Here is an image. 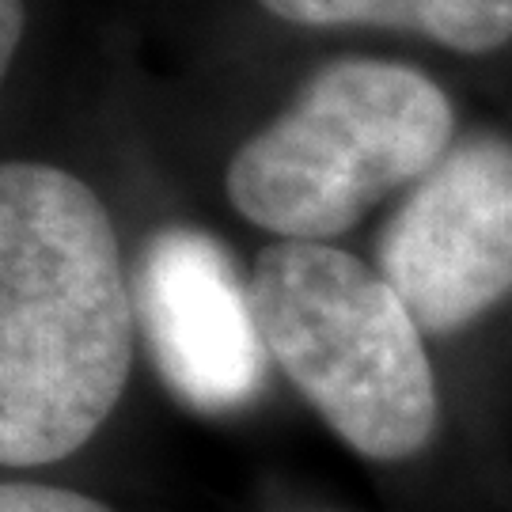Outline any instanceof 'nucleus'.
<instances>
[{
	"instance_id": "obj_3",
	"label": "nucleus",
	"mask_w": 512,
	"mask_h": 512,
	"mask_svg": "<svg viewBox=\"0 0 512 512\" xmlns=\"http://www.w3.org/2000/svg\"><path fill=\"white\" fill-rule=\"evenodd\" d=\"M456 145L448 95L391 61H334L228 164L243 220L281 239L349 232L384 194L425 179Z\"/></svg>"
},
{
	"instance_id": "obj_8",
	"label": "nucleus",
	"mask_w": 512,
	"mask_h": 512,
	"mask_svg": "<svg viewBox=\"0 0 512 512\" xmlns=\"http://www.w3.org/2000/svg\"><path fill=\"white\" fill-rule=\"evenodd\" d=\"M23 35V0H0V69L8 73Z\"/></svg>"
},
{
	"instance_id": "obj_1",
	"label": "nucleus",
	"mask_w": 512,
	"mask_h": 512,
	"mask_svg": "<svg viewBox=\"0 0 512 512\" xmlns=\"http://www.w3.org/2000/svg\"><path fill=\"white\" fill-rule=\"evenodd\" d=\"M137 304L107 205L50 164L0 167V459L42 467L126 391Z\"/></svg>"
},
{
	"instance_id": "obj_4",
	"label": "nucleus",
	"mask_w": 512,
	"mask_h": 512,
	"mask_svg": "<svg viewBox=\"0 0 512 512\" xmlns=\"http://www.w3.org/2000/svg\"><path fill=\"white\" fill-rule=\"evenodd\" d=\"M376 270L421 334H456L512 296V141L448 148L384 224Z\"/></svg>"
},
{
	"instance_id": "obj_5",
	"label": "nucleus",
	"mask_w": 512,
	"mask_h": 512,
	"mask_svg": "<svg viewBox=\"0 0 512 512\" xmlns=\"http://www.w3.org/2000/svg\"><path fill=\"white\" fill-rule=\"evenodd\" d=\"M137 323L160 380L202 414H228L266 384L270 349L251 285L209 232L171 224L145 243L133 274Z\"/></svg>"
},
{
	"instance_id": "obj_6",
	"label": "nucleus",
	"mask_w": 512,
	"mask_h": 512,
	"mask_svg": "<svg viewBox=\"0 0 512 512\" xmlns=\"http://www.w3.org/2000/svg\"><path fill=\"white\" fill-rule=\"evenodd\" d=\"M300 27H384L440 42L459 54H490L512 42V0H258Z\"/></svg>"
},
{
	"instance_id": "obj_7",
	"label": "nucleus",
	"mask_w": 512,
	"mask_h": 512,
	"mask_svg": "<svg viewBox=\"0 0 512 512\" xmlns=\"http://www.w3.org/2000/svg\"><path fill=\"white\" fill-rule=\"evenodd\" d=\"M0 512H114L103 501L61 486H38V482H4L0 486Z\"/></svg>"
},
{
	"instance_id": "obj_2",
	"label": "nucleus",
	"mask_w": 512,
	"mask_h": 512,
	"mask_svg": "<svg viewBox=\"0 0 512 512\" xmlns=\"http://www.w3.org/2000/svg\"><path fill=\"white\" fill-rule=\"evenodd\" d=\"M274 361L353 452L418 456L437 433V380L421 327L380 270L330 243L281 239L251 277Z\"/></svg>"
}]
</instances>
